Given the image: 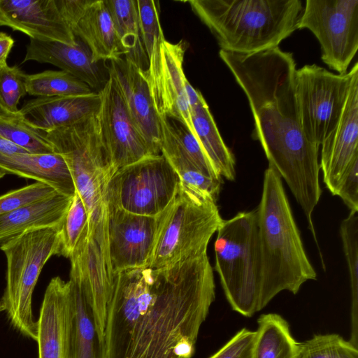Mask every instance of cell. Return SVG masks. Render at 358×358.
<instances>
[{
  "mask_svg": "<svg viewBox=\"0 0 358 358\" xmlns=\"http://www.w3.org/2000/svg\"><path fill=\"white\" fill-rule=\"evenodd\" d=\"M108 73L115 79L138 132L152 155L161 154L162 128L143 71L124 56L108 61Z\"/></svg>",
  "mask_w": 358,
  "mask_h": 358,
  "instance_id": "17",
  "label": "cell"
},
{
  "mask_svg": "<svg viewBox=\"0 0 358 358\" xmlns=\"http://www.w3.org/2000/svg\"><path fill=\"white\" fill-rule=\"evenodd\" d=\"M89 215L77 192L60 227V246L58 255L70 258L81 237L88 230Z\"/></svg>",
  "mask_w": 358,
  "mask_h": 358,
  "instance_id": "32",
  "label": "cell"
},
{
  "mask_svg": "<svg viewBox=\"0 0 358 358\" xmlns=\"http://www.w3.org/2000/svg\"><path fill=\"white\" fill-rule=\"evenodd\" d=\"M108 76L99 91V114L107 149L117 170L152 155L130 117L115 79Z\"/></svg>",
  "mask_w": 358,
  "mask_h": 358,
  "instance_id": "15",
  "label": "cell"
},
{
  "mask_svg": "<svg viewBox=\"0 0 358 358\" xmlns=\"http://www.w3.org/2000/svg\"><path fill=\"white\" fill-rule=\"evenodd\" d=\"M180 185L179 176L163 155H149L116 170L108 187V204L156 217L173 199Z\"/></svg>",
  "mask_w": 358,
  "mask_h": 358,
  "instance_id": "10",
  "label": "cell"
},
{
  "mask_svg": "<svg viewBox=\"0 0 358 358\" xmlns=\"http://www.w3.org/2000/svg\"><path fill=\"white\" fill-rule=\"evenodd\" d=\"M261 262L263 308L280 292L296 294L317 273L306 252L282 178L265 170L261 199L255 208Z\"/></svg>",
  "mask_w": 358,
  "mask_h": 358,
  "instance_id": "3",
  "label": "cell"
},
{
  "mask_svg": "<svg viewBox=\"0 0 358 358\" xmlns=\"http://www.w3.org/2000/svg\"><path fill=\"white\" fill-rule=\"evenodd\" d=\"M219 56L244 92L268 166L284 179L301 207L308 229L322 195L319 148L305 135L295 95L296 62L279 47L242 55L220 50Z\"/></svg>",
  "mask_w": 358,
  "mask_h": 358,
  "instance_id": "2",
  "label": "cell"
},
{
  "mask_svg": "<svg viewBox=\"0 0 358 358\" xmlns=\"http://www.w3.org/2000/svg\"><path fill=\"white\" fill-rule=\"evenodd\" d=\"M192 11L216 38L221 50L252 54L279 47L295 30L301 0H191Z\"/></svg>",
  "mask_w": 358,
  "mask_h": 358,
  "instance_id": "4",
  "label": "cell"
},
{
  "mask_svg": "<svg viewBox=\"0 0 358 358\" xmlns=\"http://www.w3.org/2000/svg\"><path fill=\"white\" fill-rule=\"evenodd\" d=\"M25 86L28 94L37 97L87 94L94 92L84 82L62 70L27 74Z\"/></svg>",
  "mask_w": 358,
  "mask_h": 358,
  "instance_id": "30",
  "label": "cell"
},
{
  "mask_svg": "<svg viewBox=\"0 0 358 358\" xmlns=\"http://www.w3.org/2000/svg\"><path fill=\"white\" fill-rule=\"evenodd\" d=\"M215 299L207 252L162 269L114 274L104 332L107 358H192Z\"/></svg>",
  "mask_w": 358,
  "mask_h": 358,
  "instance_id": "1",
  "label": "cell"
},
{
  "mask_svg": "<svg viewBox=\"0 0 358 358\" xmlns=\"http://www.w3.org/2000/svg\"><path fill=\"white\" fill-rule=\"evenodd\" d=\"M59 193L51 186L36 182L0 196V215L50 198Z\"/></svg>",
  "mask_w": 358,
  "mask_h": 358,
  "instance_id": "37",
  "label": "cell"
},
{
  "mask_svg": "<svg viewBox=\"0 0 358 358\" xmlns=\"http://www.w3.org/2000/svg\"><path fill=\"white\" fill-rule=\"evenodd\" d=\"M110 15L124 57L144 69L148 64L139 28L136 0H103Z\"/></svg>",
  "mask_w": 358,
  "mask_h": 358,
  "instance_id": "27",
  "label": "cell"
},
{
  "mask_svg": "<svg viewBox=\"0 0 358 358\" xmlns=\"http://www.w3.org/2000/svg\"><path fill=\"white\" fill-rule=\"evenodd\" d=\"M141 37L147 57L165 40L159 20L158 1L136 0Z\"/></svg>",
  "mask_w": 358,
  "mask_h": 358,
  "instance_id": "35",
  "label": "cell"
},
{
  "mask_svg": "<svg viewBox=\"0 0 358 358\" xmlns=\"http://www.w3.org/2000/svg\"><path fill=\"white\" fill-rule=\"evenodd\" d=\"M71 260L70 273L80 282L85 299L92 311L100 340L104 341L107 308L110 300L113 277L99 247L88 239L85 232L78 242Z\"/></svg>",
  "mask_w": 358,
  "mask_h": 358,
  "instance_id": "19",
  "label": "cell"
},
{
  "mask_svg": "<svg viewBox=\"0 0 358 358\" xmlns=\"http://www.w3.org/2000/svg\"><path fill=\"white\" fill-rule=\"evenodd\" d=\"M222 220L216 201L180 184L173 199L157 215L155 241L145 268L162 269L207 252Z\"/></svg>",
  "mask_w": 358,
  "mask_h": 358,
  "instance_id": "7",
  "label": "cell"
},
{
  "mask_svg": "<svg viewBox=\"0 0 358 358\" xmlns=\"http://www.w3.org/2000/svg\"><path fill=\"white\" fill-rule=\"evenodd\" d=\"M257 323L252 358H296L299 343L282 316L264 314Z\"/></svg>",
  "mask_w": 358,
  "mask_h": 358,
  "instance_id": "28",
  "label": "cell"
},
{
  "mask_svg": "<svg viewBox=\"0 0 358 358\" xmlns=\"http://www.w3.org/2000/svg\"><path fill=\"white\" fill-rule=\"evenodd\" d=\"M0 136L31 154L55 152L45 133L28 124L21 116L0 118Z\"/></svg>",
  "mask_w": 358,
  "mask_h": 358,
  "instance_id": "31",
  "label": "cell"
},
{
  "mask_svg": "<svg viewBox=\"0 0 358 358\" xmlns=\"http://www.w3.org/2000/svg\"><path fill=\"white\" fill-rule=\"evenodd\" d=\"M0 169L7 174L47 184L59 193L73 197L76 187L64 158L58 153H0Z\"/></svg>",
  "mask_w": 358,
  "mask_h": 358,
  "instance_id": "23",
  "label": "cell"
},
{
  "mask_svg": "<svg viewBox=\"0 0 358 358\" xmlns=\"http://www.w3.org/2000/svg\"><path fill=\"white\" fill-rule=\"evenodd\" d=\"M12 117H17L9 113L6 109H5L3 106L0 103V118H7Z\"/></svg>",
  "mask_w": 358,
  "mask_h": 358,
  "instance_id": "41",
  "label": "cell"
},
{
  "mask_svg": "<svg viewBox=\"0 0 358 358\" xmlns=\"http://www.w3.org/2000/svg\"><path fill=\"white\" fill-rule=\"evenodd\" d=\"M298 29H309L323 62L345 74L358 50V0H306Z\"/></svg>",
  "mask_w": 358,
  "mask_h": 358,
  "instance_id": "11",
  "label": "cell"
},
{
  "mask_svg": "<svg viewBox=\"0 0 358 358\" xmlns=\"http://www.w3.org/2000/svg\"><path fill=\"white\" fill-rule=\"evenodd\" d=\"M157 216L134 214L108 204V257L113 275L145 267L157 231Z\"/></svg>",
  "mask_w": 358,
  "mask_h": 358,
  "instance_id": "13",
  "label": "cell"
},
{
  "mask_svg": "<svg viewBox=\"0 0 358 358\" xmlns=\"http://www.w3.org/2000/svg\"><path fill=\"white\" fill-rule=\"evenodd\" d=\"M358 212H350L340 225V236L348 265L351 290V335L349 342L358 345Z\"/></svg>",
  "mask_w": 358,
  "mask_h": 358,
  "instance_id": "29",
  "label": "cell"
},
{
  "mask_svg": "<svg viewBox=\"0 0 358 358\" xmlns=\"http://www.w3.org/2000/svg\"><path fill=\"white\" fill-rule=\"evenodd\" d=\"M99 110L71 124L44 133L55 152L66 163L76 192L87 208V238L96 243L108 263V187L116 169L104 141Z\"/></svg>",
  "mask_w": 358,
  "mask_h": 358,
  "instance_id": "5",
  "label": "cell"
},
{
  "mask_svg": "<svg viewBox=\"0 0 358 358\" xmlns=\"http://www.w3.org/2000/svg\"><path fill=\"white\" fill-rule=\"evenodd\" d=\"M38 358H75L74 305L69 281L52 278L37 320Z\"/></svg>",
  "mask_w": 358,
  "mask_h": 358,
  "instance_id": "14",
  "label": "cell"
},
{
  "mask_svg": "<svg viewBox=\"0 0 358 358\" xmlns=\"http://www.w3.org/2000/svg\"><path fill=\"white\" fill-rule=\"evenodd\" d=\"M336 196H338L350 212H358V162L341 180Z\"/></svg>",
  "mask_w": 358,
  "mask_h": 358,
  "instance_id": "39",
  "label": "cell"
},
{
  "mask_svg": "<svg viewBox=\"0 0 358 358\" xmlns=\"http://www.w3.org/2000/svg\"><path fill=\"white\" fill-rule=\"evenodd\" d=\"M74 305L75 358H107L105 343L99 336L92 311L78 278L70 273Z\"/></svg>",
  "mask_w": 358,
  "mask_h": 358,
  "instance_id": "26",
  "label": "cell"
},
{
  "mask_svg": "<svg viewBox=\"0 0 358 358\" xmlns=\"http://www.w3.org/2000/svg\"><path fill=\"white\" fill-rule=\"evenodd\" d=\"M162 118L176 145L193 164L205 175L222 180L211 165L196 136L187 127L176 119Z\"/></svg>",
  "mask_w": 358,
  "mask_h": 358,
  "instance_id": "34",
  "label": "cell"
},
{
  "mask_svg": "<svg viewBox=\"0 0 358 358\" xmlns=\"http://www.w3.org/2000/svg\"><path fill=\"white\" fill-rule=\"evenodd\" d=\"M255 337L256 331L243 328L210 358H252Z\"/></svg>",
  "mask_w": 358,
  "mask_h": 358,
  "instance_id": "38",
  "label": "cell"
},
{
  "mask_svg": "<svg viewBox=\"0 0 358 358\" xmlns=\"http://www.w3.org/2000/svg\"><path fill=\"white\" fill-rule=\"evenodd\" d=\"M186 49L182 40L177 43L164 40L148 58L143 73L158 116L182 122L195 136L188 94L191 84L183 69Z\"/></svg>",
  "mask_w": 358,
  "mask_h": 358,
  "instance_id": "12",
  "label": "cell"
},
{
  "mask_svg": "<svg viewBox=\"0 0 358 358\" xmlns=\"http://www.w3.org/2000/svg\"><path fill=\"white\" fill-rule=\"evenodd\" d=\"M194 134L216 172L227 180L236 179V161L224 143L208 106L201 94L190 105Z\"/></svg>",
  "mask_w": 358,
  "mask_h": 358,
  "instance_id": "25",
  "label": "cell"
},
{
  "mask_svg": "<svg viewBox=\"0 0 358 358\" xmlns=\"http://www.w3.org/2000/svg\"><path fill=\"white\" fill-rule=\"evenodd\" d=\"M72 198L57 194L47 199L0 215V243L29 229L60 227Z\"/></svg>",
  "mask_w": 358,
  "mask_h": 358,
  "instance_id": "24",
  "label": "cell"
},
{
  "mask_svg": "<svg viewBox=\"0 0 358 358\" xmlns=\"http://www.w3.org/2000/svg\"><path fill=\"white\" fill-rule=\"evenodd\" d=\"M357 71V62L343 75L316 64L296 69L295 95L299 120L306 137L318 147L338 124Z\"/></svg>",
  "mask_w": 358,
  "mask_h": 358,
  "instance_id": "9",
  "label": "cell"
},
{
  "mask_svg": "<svg viewBox=\"0 0 358 358\" xmlns=\"http://www.w3.org/2000/svg\"><path fill=\"white\" fill-rule=\"evenodd\" d=\"M6 174L7 173L4 171L0 169V179L3 178Z\"/></svg>",
  "mask_w": 358,
  "mask_h": 358,
  "instance_id": "42",
  "label": "cell"
},
{
  "mask_svg": "<svg viewBox=\"0 0 358 358\" xmlns=\"http://www.w3.org/2000/svg\"><path fill=\"white\" fill-rule=\"evenodd\" d=\"M69 27L76 38L88 48L94 62L125 55L103 0H92L85 10L69 23Z\"/></svg>",
  "mask_w": 358,
  "mask_h": 358,
  "instance_id": "22",
  "label": "cell"
},
{
  "mask_svg": "<svg viewBox=\"0 0 358 358\" xmlns=\"http://www.w3.org/2000/svg\"><path fill=\"white\" fill-rule=\"evenodd\" d=\"M26 75L17 66L0 68V103L11 114L20 116L17 108L26 95Z\"/></svg>",
  "mask_w": 358,
  "mask_h": 358,
  "instance_id": "36",
  "label": "cell"
},
{
  "mask_svg": "<svg viewBox=\"0 0 358 358\" xmlns=\"http://www.w3.org/2000/svg\"><path fill=\"white\" fill-rule=\"evenodd\" d=\"M14 40L6 32L0 31V68L8 65L7 59L14 45Z\"/></svg>",
  "mask_w": 358,
  "mask_h": 358,
  "instance_id": "40",
  "label": "cell"
},
{
  "mask_svg": "<svg viewBox=\"0 0 358 358\" xmlns=\"http://www.w3.org/2000/svg\"><path fill=\"white\" fill-rule=\"evenodd\" d=\"M3 311H4V308H3V304H2V302H1V299H0V313H1V312H3Z\"/></svg>",
  "mask_w": 358,
  "mask_h": 358,
  "instance_id": "43",
  "label": "cell"
},
{
  "mask_svg": "<svg viewBox=\"0 0 358 358\" xmlns=\"http://www.w3.org/2000/svg\"><path fill=\"white\" fill-rule=\"evenodd\" d=\"M75 45L59 41L30 38L23 63L36 61L50 64L88 85L93 90L101 86L102 77L98 63L93 61L88 48L77 39Z\"/></svg>",
  "mask_w": 358,
  "mask_h": 358,
  "instance_id": "21",
  "label": "cell"
},
{
  "mask_svg": "<svg viewBox=\"0 0 358 358\" xmlns=\"http://www.w3.org/2000/svg\"><path fill=\"white\" fill-rule=\"evenodd\" d=\"M214 244L215 270L231 308L245 317L263 309L256 209L222 220Z\"/></svg>",
  "mask_w": 358,
  "mask_h": 358,
  "instance_id": "6",
  "label": "cell"
},
{
  "mask_svg": "<svg viewBox=\"0 0 358 358\" xmlns=\"http://www.w3.org/2000/svg\"><path fill=\"white\" fill-rule=\"evenodd\" d=\"M296 358H358V350L338 334L315 335L299 343Z\"/></svg>",
  "mask_w": 358,
  "mask_h": 358,
  "instance_id": "33",
  "label": "cell"
},
{
  "mask_svg": "<svg viewBox=\"0 0 358 358\" xmlns=\"http://www.w3.org/2000/svg\"><path fill=\"white\" fill-rule=\"evenodd\" d=\"M60 227L27 230L0 245L7 263L6 287L1 299L12 327L36 341L37 320L32 310L33 292L48 260L58 255Z\"/></svg>",
  "mask_w": 358,
  "mask_h": 358,
  "instance_id": "8",
  "label": "cell"
},
{
  "mask_svg": "<svg viewBox=\"0 0 358 358\" xmlns=\"http://www.w3.org/2000/svg\"><path fill=\"white\" fill-rule=\"evenodd\" d=\"M99 92L87 94L37 97L26 101L19 114L32 127L47 132L71 124L100 107Z\"/></svg>",
  "mask_w": 358,
  "mask_h": 358,
  "instance_id": "20",
  "label": "cell"
},
{
  "mask_svg": "<svg viewBox=\"0 0 358 358\" xmlns=\"http://www.w3.org/2000/svg\"><path fill=\"white\" fill-rule=\"evenodd\" d=\"M320 146L323 182L336 196L341 180L358 162V71L352 77L338 124Z\"/></svg>",
  "mask_w": 358,
  "mask_h": 358,
  "instance_id": "16",
  "label": "cell"
},
{
  "mask_svg": "<svg viewBox=\"0 0 358 358\" xmlns=\"http://www.w3.org/2000/svg\"><path fill=\"white\" fill-rule=\"evenodd\" d=\"M0 26L23 32L32 39L69 45L77 42L55 0H0Z\"/></svg>",
  "mask_w": 358,
  "mask_h": 358,
  "instance_id": "18",
  "label": "cell"
}]
</instances>
